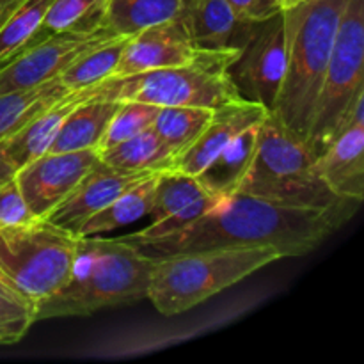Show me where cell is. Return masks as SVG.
<instances>
[{"mask_svg": "<svg viewBox=\"0 0 364 364\" xmlns=\"http://www.w3.org/2000/svg\"><path fill=\"white\" fill-rule=\"evenodd\" d=\"M347 0H301L283 9L287 68L270 114L308 141Z\"/></svg>", "mask_w": 364, "mask_h": 364, "instance_id": "obj_3", "label": "cell"}, {"mask_svg": "<svg viewBox=\"0 0 364 364\" xmlns=\"http://www.w3.org/2000/svg\"><path fill=\"white\" fill-rule=\"evenodd\" d=\"M21 0H0V27L4 25V21L9 18V14L20 6Z\"/></svg>", "mask_w": 364, "mask_h": 364, "instance_id": "obj_35", "label": "cell"}, {"mask_svg": "<svg viewBox=\"0 0 364 364\" xmlns=\"http://www.w3.org/2000/svg\"><path fill=\"white\" fill-rule=\"evenodd\" d=\"M156 112H159V107L149 105V103L119 102L102 141H100L98 153L144 132L153 124Z\"/></svg>", "mask_w": 364, "mask_h": 364, "instance_id": "obj_30", "label": "cell"}, {"mask_svg": "<svg viewBox=\"0 0 364 364\" xmlns=\"http://www.w3.org/2000/svg\"><path fill=\"white\" fill-rule=\"evenodd\" d=\"M107 0H53L36 41L55 32L92 34L103 31Z\"/></svg>", "mask_w": 364, "mask_h": 364, "instance_id": "obj_25", "label": "cell"}, {"mask_svg": "<svg viewBox=\"0 0 364 364\" xmlns=\"http://www.w3.org/2000/svg\"><path fill=\"white\" fill-rule=\"evenodd\" d=\"M181 20L199 52L237 59L259 25L235 13L228 0H187Z\"/></svg>", "mask_w": 364, "mask_h": 364, "instance_id": "obj_13", "label": "cell"}, {"mask_svg": "<svg viewBox=\"0 0 364 364\" xmlns=\"http://www.w3.org/2000/svg\"><path fill=\"white\" fill-rule=\"evenodd\" d=\"M213 112L215 110L205 107H159L151 127L176 156L194 142Z\"/></svg>", "mask_w": 364, "mask_h": 364, "instance_id": "obj_26", "label": "cell"}, {"mask_svg": "<svg viewBox=\"0 0 364 364\" xmlns=\"http://www.w3.org/2000/svg\"><path fill=\"white\" fill-rule=\"evenodd\" d=\"M114 38L107 28L92 34L55 32L25 46L0 64V92L28 89L59 78V75L92 46Z\"/></svg>", "mask_w": 364, "mask_h": 364, "instance_id": "obj_10", "label": "cell"}, {"mask_svg": "<svg viewBox=\"0 0 364 364\" xmlns=\"http://www.w3.org/2000/svg\"><path fill=\"white\" fill-rule=\"evenodd\" d=\"M235 13L247 21L262 23L283 11V0H228Z\"/></svg>", "mask_w": 364, "mask_h": 364, "instance_id": "obj_33", "label": "cell"}, {"mask_svg": "<svg viewBox=\"0 0 364 364\" xmlns=\"http://www.w3.org/2000/svg\"><path fill=\"white\" fill-rule=\"evenodd\" d=\"M156 174L159 173L148 174V176L141 178L128 188H124L105 208L89 217L78 228V237L109 233V231L134 224L141 220L142 217L149 215L153 208V198H155Z\"/></svg>", "mask_w": 364, "mask_h": 364, "instance_id": "obj_19", "label": "cell"}, {"mask_svg": "<svg viewBox=\"0 0 364 364\" xmlns=\"http://www.w3.org/2000/svg\"><path fill=\"white\" fill-rule=\"evenodd\" d=\"M96 149L45 153L16 171V181L32 215L45 219L98 162Z\"/></svg>", "mask_w": 364, "mask_h": 364, "instance_id": "obj_11", "label": "cell"}, {"mask_svg": "<svg viewBox=\"0 0 364 364\" xmlns=\"http://www.w3.org/2000/svg\"><path fill=\"white\" fill-rule=\"evenodd\" d=\"M287 68V36L283 11L259 25L237 59L228 66L231 84L244 102L262 105L267 112L276 107Z\"/></svg>", "mask_w": 364, "mask_h": 364, "instance_id": "obj_9", "label": "cell"}, {"mask_svg": "<svg viewBox=\"0 0 364 364\" xmlns=\"http://www.w3.org/2000/svg\"><path fill=\"white\" fill-rule=\"evenodd\" d=\"M156 256L117 238L78 237L66 283L36 306V322L89 316L148 299Z\"/></svg>", "mask_w": 364, "mask_h": 364, "instance_id": "obj_2", "label": "cell"}, {"mask_svg": "<svg viewBox=\"0 0 364 364\" xmlns=\"http://www.w3.org/2000/svg\"><path fill=\"white\" fill-rule=\"evenodd\" d=\"M119 102L89 98L78 103L60 124L48 151L66 153L96 149L112 119Z\"/></svg>", "mask_w": 364, "mask_h": 364, "instance_id": "obj_18", "label": "cell"}, {"mask_svg": "<svg viewBox=\"0 0 364 364\" xmlns=\"http://www.w3.org/2000/svg\"><path fill=\"white\" fill-rule=\"evenodd\" d=\"M53 0H21L0 27V64L36 41Z\"/></svg>", "mask_w": 364, "mask_h": 364, "instance_id": "obj_27", "label": "cell"}, {"mask_svg": "<svg viewBox=\"0 0 364 364\" xmlns=\"http://www.w3.org/2000/svg\"><path fill=\"white\" fill-rule=\"evenodd\" d=\"M262 105L249 102L231 103L217 109L201 134L174 160V169L198 176L235 137L247 128L262 123L267 116Z\"/></svg>", "mask_w": 364, "mask_h": 364, "instance_id": "obj_16", "label": "cell"}, {"mask_svg": "<svg viewBox=\"0 0 364 364\" xmlns=\"http://www.w3.org/2000/svg\"><path fill=\"white\" fill-rule=\"evenodd\" d=\"M224 199H226V196L206 192V194H203L201 198L194 199L192 203L185 205L183 208L171 213V215L164 217V219L160 220H153V223L149 224V226H146L144 230L137 231V233L127 235V237H119V238L132 245H139L142 244V242L169 237V235L178 233V231L185 230V228L191 226V224L196 223L198 219H201L205 213H208L210 210L215 208L217 205H220Z\"/></svg>", "mask_w": 364, "mask_h": 364, "instance_id": "obj_29", "label": "cell"}, {"mask_svg": "<svg viewBox=\"0 0 364 364\" xmlns=\"http://www.w3.org/2000/svg\"><path fill=\"white\" fill-rule=\"evenodd\" d=\"M281 258L274 247H215L156 256L148 299L160 315H180Z\"/></svg>", "mask_w": 364, "mask_h": 364, "instance_id": "obj_4", "label": "cell"}, {"mask_svg": "<svg viewBox=\"0 0 364 364\" xmlns=\"http://www.w3.org/2000/svg\"><path fill=\"white\" fill-rule=\"evenodd\" d=\"M364 95V0H347L315 107L308 142L316 155L327 148Z\"/></svg>", "mask_w": 364, "mask_h": 364, "instance_id": "obj_8", "label": "cell"}, {"mask_svg": "<svg viewBox=\"0 0 364 364\" xmlns=\"http://www.w3.org/2000/svg\"><path fill=\"white\" fill-rule=\"evenodd\" d=\"M89 98H92V87L70 91L63 98L57 100L53 105H50L48 109L43 110L39 116H36L31 123L25 124L20 132L2 141L6 155L14 164L16 171L38 156L48 153L50 146H52L53 139H55L57 132H59L60 124L66 119L68 114L78 103Z\"/></svg>", "mask_w": 364, "mask_h": 364, "instance_id": "obj_17", "label": "cell"}, {"mask_svg": "<svg viewBox=\"0 0 364 364\" xmlns=\"http://www.w3.org/2000/svg\"><path fill=\"white\" fill-rule=\"evenodd\" d=\"M148 174L151 173H128V171L114 169L98 159V162L78 181L77 187L45 219L77 235L78 228L89 217L105 208L124 188H128Z\"/></svg>", "mask_w": 364, "mask_h": 364, "instance_id": "obj_15", "label": "cell"}, {"mask_svg": "<svg viewBox=\"0 0 364 364\" xmlns=\"http://www.w3.org/2000/svg\"><path fill=\"white\" fill-rule=\"evenodd\" d=\"M206 192L208 191L192 174L181 173L178 169L160 171L156 174L155 198H153V208L149 215L153 217V220L164 219L194 199L201 198Z\"/></svg>", "mask_w": 364, "mask_h": 364, "instance_id": "obj_28", "label": "cell"}, {"mask_svg": "<svg viewBox=\"0 0 364 364\" xmlns=\"http://www.w3.org/2000/svg\"><path fill=\"white\" fill-rule=\"evenodd\" d=\"M16 174V167L11 162L9 156L6 155V149H4V142H0V181L11 178Z\"/></svg>", "mask_w": 364, "mask_h": 364, "instance_id": "obj_34", "label": "cell"}, {"mask_svg": "<svg viewBox=\"0 0 364 364\" xmlns=\"http://www.w3.org/2000/svg\"><path fill=\"white\" fill-rule=\"evenodd\" d=\"M68 92L59 78L28 89L0 92V142L20 132Z\"/></svg>", "mask_w": 364, "mask_h": 364, "instance_id": "obj_22", "label": "cell"}, {"mask_svg": "<svg viewBox=\"0 0 364 364\" xmlns=\"http://www.w3.org/2000/svg\"><path fill=\"white\" fill-rule=\"evenodd\" d=\"M233 57L201 52L187 64L110 77L92 85V98L142 102L155 107H205L223 109L244 100L231 84L228 66Z\"/></svg>", "mask_w": 364, "mask_h": 364, "instance_id": "obj_6", "label": "cell"}, {"mask_svg": "<svg viewBox=\"0 0 364 364\" xmlns=\"http://www.w3.org/2000/svg\"><path fill=\"white\" fill-rule=\"evenodd\" d=\"M201 55L192 43L181 16L151 25L130 36L112 77L180 66Z\"/></svg>", "mask_w": 364, "mask_h": 364, "instance_id": "obj_14", "label": "cell"}, {"mask_svg": "<svg viewBox=\"0 0 364 364\" xmlns=\"http://www.w3.org/2000/svg\"><path fill=\"white\" fill-rule=\"evenodd\" d=\"M297 2H301V0H283V9H288V7L295 6Z\"/></svg>", "mask_w": 364, "mask_h": 364, "instance_id": "obj_36", "label": "cell"}, {"mask_svg": "<svg viewBox=\"0 0 364 364\" xmlns=\"http://www.w3.org/2000/svg\"><path fill=\"white\" fill-rule=\"evenodd\" d=\"M187 0H107L103 27L114 36H134L151 25L174 20Z\"/></svg>", "mask_w": 364, "mask_h": 364, "instance_id": "obj_23", "label": "cell"}, {"mask_svg": "<svg viewBox=\"0 0 364 364\" xmlns=\"http://www.w3.org/2000/svg\"><path fill=\"white\" fill-rule=\"evenodd\" d=\"M316 171L334 196L364 201V95L336 137L316 156Z\"/></svg>", "mask_w": 364, "mask_h": 364, "instance_id": "obj_12", "label": "cell"}, {"mask_svg": "<svg viewBox=\"0 0 364 364\" xmlns=\"http://www.w3.org/2000/svg\"><path fill=\"white\" fill-rule=\"evenodd\" d=\"M361 205L340 199L326 208H294L237 192L185 230L135 247L156 256L215 247H274L283 258L304 256L348 223Z\"/></svg>", "mask_w": 364, "mask_h": 364, "instance_id": "obj_1", "label": "cell"}, {"mask_svg": "<svg viewBox=\"0 0 364 364\" xmlns=\"http://www.w3.org/2000/svg\"><path fill=\"white\" fill-rule=\"evenodd\" d=\"M107 166L128 173H160L174 169V153L159 137L153 127L98 153Z\"/></svg>", "mask_w": 364, "mask_h": 364, "instance_id": "obj_21", "label": "cell"}, {"mask_svg": "<svg viewBox=\"0 0 364 364\" xmlns=\"http://www.w3.org/2000/svg\"><path fill=\"white\" fill-rule=\"evenodd\" d=\"M259 123L255 127L242 132L238 137H235L201 173L198 174V180L203 187L212 194L219 196H233L240 185L242 178L247 173L258 144Z\"/></svg>", "mask_w": 364, "mask_h": 364, "instance_id": "obj_20", "label": "cell"}, {"mask_svg": "<svg viewBox=\"0 0 364 364\" xmlns=\"http://www.w3.org/2000/svg\"><path fill=\"white\" fill-rule=\"evenodd\" d=\"M38 217L32 215L27 201L20 191L16 176L0 181V226H21L32 223Z\"/></svg>", "mask_w": 364, "mask_h": 364, "instance_id": "obj_32", "label": "cell"}, {"mask_svg": "<svg viewBox=\"0 0 364 364\" xmlns=\"http://www.w3.org/2000/svg\"><path fill=\"white\" fill-rule=\"evenodd\" d=\"M316 156L306 139L269 112L259 123L255 159L237 192L294 208L334 205L343 198L334 196L323 183L316 171Z\"/></svg>", "mask_w": 364, "mask_h": 364, "instance_id": "obj_5", "label": "cell"}, {"mask_svg": "<svg viewBox=\"0 0 364 364\" xmlns=\"http://www.w3.org/2000/svg\"><path fill=\"white\" fill-rule=\"evenodd\" d=\"M128 38L130 36H114V38L89 48L87 52L80 53L59 75L60 84L68 91H78V89L92 87V85L112 77Z\"/></svg>", "mask_w": 364, "mask_h": 364, "instance_id": "obj_24", "label": "cell"}, {"mask_svg": "<svg viewBox=\"0 0 364 364\" xmlns=\"http://www.w3.org/2000/svg\"><path fill=\"white\" fill-rule=\"evenodd\" d=\"M36 323V306L0 287V347L14 345Z\"/></svg>", "mask_w": 364, "mask_h": 364, "instance_id": "obj_31", "label": "cell"}, {"mask_svg": "<svg viewBox=\"0 0 364 364\" xmlns=\"http://www.w3.org/2000/svg\"><path fill=\"white\" fill-rule=\"evenodd\" d=\"M77 242L46 219L0 226V287L38 306L68 281Z\"/></svg>", "mask_w": 364, "mask_h": 364, "instance_id": "obj_7", "label": "cell"}]
</instances>
